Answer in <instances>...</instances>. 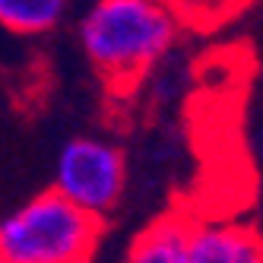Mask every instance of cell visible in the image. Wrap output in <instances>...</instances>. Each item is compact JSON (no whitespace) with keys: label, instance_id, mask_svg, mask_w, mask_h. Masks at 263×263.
<instances>
[{"label":"cell","instance_id":"6","mask_svg":"<svg viewBox=\"0 0 263 263\" xmlns=\"http://www.w3.org/2000/svg\"><path fill=\"white\" fill-rule=\"evenodd\" d=\"M67 0H0V26L16 35H42L61 23Z\"/></svg>","mask_w":263,"mask_h":263},{"label":"cell","instance_id":"7","mask_svg":"<svg viewBox=\"0 0 263 263\" xmlns=\"http://www.w3.org/2000/svg\"><path fill=\"white\" fill-rule=\"evenodd\" d=\"M178 16L181 26H194V29H210L225 23L229 16L244 4V0H159Z\"/></svg>","mask_w":263,"mask_h":263},{"label":"cell","instance_id":"4","mask_svg":"<svg viewBox=\"0 0 263 263\" xmlns=\"http://www.w3.org/2000/svg\"><path fill=\"white\" fill-rule=\"evenodd\" d=\"M187 263H263V235L238 219H194Z\"/></svg>","mask_w":263,"mask_h":263},{"label":"cell","instance_id":"3","mask_svg":"<svg viewBox=\"0 0 263 263\" xmlns=\"http://www.w3.org/2000/svg\"><path fill=\"white\" fill-rule=\"evenodd\" d=\"M127 162L124 153L99 137H73L64 143L54 165V187L64 200L105 222L124 197Z\"/></svg>","mask_w":263,"mask_h":263},{"label":"cell","instance_id":"1","mask_svg":"<svg viewBox=\"0 0 263 263\" xmlns=\"http://www.w3.org/2000/svg\"><path fill=\"white\" fill-rule=\"evenodd\" d=\"M77 32L105 86L127 92L175 48L181 23L159 0H96Z\"/></svg>","mask_w":263,"mask_h":263},{"label":"cell","instance_id":"8","mask_svg":"<svg viewBox=\"0 0 263 263\" xmlns=\"http://www.w3.org/2000/svg\"><path fill=\"white\" fill-rule=\"evenodd\" d=\"M0 263H10V260H4V257H0Z\"/></svg>","mask_w":263,"mask_h":263},{"label":"cell","instance_id":"2","mask_svg":"<svg viewBox=\"0 0 263 263\" xmlns=\"http://www.w3.org/2000/svg\"><path fill=\"white\" fill-rule=\"evenodd\" d=\"M105 222L58 191H45L0 219V257L10 263H92Z\"/></svg>","mask_w":263,"mask_h":263},{"label":"cell","instance_id":"5","mask_svg":"<svg viewBox=\"0 0 263 263\" xmlns=\"http://www.w3.org/2000/svg\"><path fill=\"white\" fill-rule=\"evenodd\" d=\"M194 219L175 210L159 216L153 225L134 238L124 263H187V241H191Z\"/></svg>","mask_w":263,"mask_h":263}]
</instances>
